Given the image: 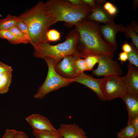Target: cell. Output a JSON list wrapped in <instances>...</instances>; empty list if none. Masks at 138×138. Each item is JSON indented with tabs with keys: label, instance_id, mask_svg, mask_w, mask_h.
<instances>
[{
	"label": "cell",
	"instance_id": "4316f807",
	"mask_svg": "<svg viewBox=\"0 0 138 138\" xmlns=\"http://www.w3.org/2000/svg\"><path fill=\"white\" fill-rule=\"evenodd\" d=\"M8 30L16 37L28 41L29 42L27 36L23 33L16 26L13 27Z\"/></svg>",
	"mask_w": 138,
	"mask_h": 138
},
{
	"label": "cell",
	"instance_id": "ffe728a7",
	"mask_svg": "<svg viewBox=\"0 0 138 138\" xmlns=\"http://www.w3.org/2000/svg\"><path fill=\"white\" fill-rule=\"evenodd\" d=\"M33 134L36 138H63L58 132L44 131H33Z\"/></svg>",
	"mask_w": 138,
	"mask_h": 138
},
{
	"label": "cell",
	"instance_id": "484cf974",
	"mask_svg": "<svg viewBox=\"0 0 138 138\" xmlns=\"http://www.w3.org/2000/svg\"><path fill=\"white\" fill-rule=\"evenodd\" d=\"M128 62L138 67V50L134 49L128 53Z\"/></svg>",
	"mask_w": 138,
	"mask_h": 138
},
{
	"label": "cell",
	"instance_id": "4fadbf2b",
	"mask_svg": "<svg viewBox=\"0 0 138 138\" xmlns=\"http://www.w3.org/2000/svg\"><path fill=\"white\" fill-rule=\"evenodd\" d=\"M57 131L63 138H89L83 129L75 123L61 124Z\"/></svg>",
	"mask_w": 138,
	"mask_h": 138
},
{
	"label": "cell",
	"instance_id": "ba28073f",
	"mask_svg": "<svg viewBox=\"0 0 138 138\" xmlns=\"http://www.w3.org/2000/svg\"><path fill=\"white\" fill-rule=\"evenodd\" d=\"M124 26L122 24H118L114 21L100 25V30L104 40L111 48L116 50L118 44L116 40L117 33L124 32Z\"/></svg>",
	"mask_w": 138,
	"mask_h": 138
},
{
	"label": "cell",
	"instance_id": "8992f818",
	"mask_svg": "<svg viewBox=\"0 0 138 138\" xmlns=\"http://www.w3.org/2000/svg\"><path fill=\"white\" fill-rule=\"evenodd\" d=\"M100 89L106 100L122 98L127 93L123 76L116 74L109 75L101 78Z\"/></svg>",
	"mask_w": 138,
	"mask_h": 138
},
{
	"label": "cell",
	"instance_id": "3957f363",
	"mask_svg": "<svg viewBox=\"0 0 138 138\" xmlns=\"http://www.w3.org/2000/svg\"><path fill=\"white\" fill-rule=\"evenodd\" d=\"M79 37L78 32L75 29H72L67 35L65 41L61 43L52 45L50 42L46 41L33 46V55L37 58L52 59L56 65L65 56L77 53V44Z\"/></svg>",
	"mask_w": 138,
	"mask_h": 138
},
{
	"label": "cell",
	"instance_id": "4dcf8cb0",
	"mask_svg": "<svg viewBox=\"0 0 138 138\" xmlns=\"http://www.w3.org/2000/svg\"><path fill=\"white\" fill-rule=\"evenodd\" d=\"M16 131L13 129H7L2 138H14Z\"/></svg>",
	"mask_w": 138,
	"mask_h": 138
},
{
	"label": "cell",
	"instance_id": "cb8c5ba5",
	"mask_svg": "<svg viewBox=\"0 0 138 138\" xmlns=\"http://www.w3.org/2000/svg\"><path fill=\"white\" fill-rule=\"evenodd\" d=\"M48 41H56L60 40L61 33L57 30L52 29L49 30L46 35Z\"/></svg>",
	"mask_w": 138,
	"mask_h": 138
},
{
	"label": "cell",
	"instance_id": "836d02e7",
	"mask_svg": "<svg viewBox=\"0 0 138 138\" xmlns=\"http://www.w3.org/2000/svg\"><path fill=\"white\" fill-rule=\"evenodd\" d=\"M68 1L71 4L75 5L89 6L84 3L82 0H68Z\"/></svg>",
	"mask_w": 138,
	"mask_h": 138
},
{
	"label": "cell",
	"instance_id": "74e56055",
	"mask_svg": "<svg viewBox=\"0 0 138 138\" xmlns=\"http://www.w3.org/2000/svg\"><path fill=\"white\" fill-rule=\"evenodd\" d=\"M95 1L96 5L101 6H103L106 2L105 0H96Z\"/></svg>",
	"mask_w": 138,
	"mask_h": 138
},
{
	"label": "cell",
	"instance_id": "ac0fdd59",
	"mask_svg": "<svg viewBox=\"0 0 138 138\" xmlns=\"http://www.w3.org/2000/svg\"><path fill=\"white\" fill-rule=\"evenodd\" d=\"M13 71H8L0 79V94L7 92L12 82Z\"/></svg>",
	"mask_w": 138,
	"mask_h": 138
},
{
	"label": "cell",
	"instance_id": "9a60e30c",
	"mask_svg": "<svg viewBox=\"0 0 138 138\" xmlns=\"http://www.w3.org/2000/svg\"><path fill=\"white\" fill-rule=\"evenodd\" d=\"M124 101L128 111V119L127 124L138 116V94L126 93L122 98Z\"/></svg>",
	"mask_w": 138,
	"mask_h": 138
},
{
	"label": "cell",
	"instance_id": "52a82bcc",
	"mask_svg": "<svg viewBox=\"0 0 138 138\" xmlns=\"http://www.w3.org/2000/svg\"><path fill=\"white\" fill-rule=\"evenodd\" d=\"M99 60L97 68L94 70L93 74L97 77L106 76L116 74L119 75L122 73V70L119 63L112 58L107 55H99Z\"/></svg>",
	"mask_w": 138,
	"mask_h": 138
},
{
	"label": "cell",
	"instance_id": "f35d334b",
	"mask_svg": "<svg viewBox=\"0 0 138 138\" xmlns=\"http://www.w3.org/2000/svg\"><path fill=\"white\" fill-rule=\"evenodd\" d=\"M138 6V1L133 0V9L135 10Z\"/></svg>",
	"mask_w": 138,
	"mask_h": 138
},
{
	"label": "cell",
	"instance_id": "6da1fadb",
	"mask_svg": "<svg viewBox=\"0 0 138 138\" xmlns=\"http://www.w3.org/2000/svg\"><path fill=\"white\" fill-rule=\"evenodd\" d=\"M79 33L77 52L79 57L85 59L90 55H103L113 58L116 51L111 48L102 38L99 23L87 19L74 25Z\"/></svg>",
	"mask_w": 138,
	"mask_h": 138
},
{
	"label": "cell",
	"instance_id": "44dd1931",
	"mask_svg": "<svg viewBox=\"0 0 138 138\" xmlns=\"http://www.w3.org/2000/svg\"><path fill=\"white\" fill-rule=\"evenodd\" d=\"M124 32L127 38H130L132 40L133 44L138 49V33L132 30L130 27L129 24L127 25L124 27Z\"/></svg>",
	"mask_w": 138,
	"mask_h": 138
},
{
	"label": "cell",
	"instance_id": "d6a6232c",
	"mask_svg": "<svg viewBox=\"0 0 138 138\" xmlns=\"http://www.w3.org/2000/svg\"><path fill=\"white\" fill-rule=\"evenodd\" d=\"M128 53L124 52H122L119 53L118 60L121 61L122 64V65L123 62H125L126 61L128 60Z\"/></svg>",
	"mask_w": 138,
	"mask_h": 138
},
{
	"label": "cell",
	"instance_id": "8fae6325",
	"mask_svg": "<svg viewBox=\"0 0 138 138\" xmlns=\"http://www.w3.org/2000/svg\"><path fill=\"white\" fill-rule=\"evenodd\" d=\"M72 79L73 82L80 83L89 88L96 94L100 100L106 101L100 89L101 78H96L83 72Z\"/></svg>",
	"mask_w": 138,
	"mask_h": 138
},
{
	"label": "cell",
	"instance_id": "d6986e66",
	"mask_svg": "<svg viewBox=\"0 0 138 138\" xmlns=\"http://www.w3.org/2000/svg\"><path fill=\"white\" fill-rule=\"evenodd\" d=\"M119 138H135V131L131 123L127 124V125L117 133V135Z\"/></svg>",
	"mask_w": 138,
	"mask_h": 138
},
{
	"label": "cell",
	"instance_id": "e0dca14e",
	"mask_svg": "<svg viewBox=\"0 0 138 138\" xmlns=\"http://www.w3.org/2000/svg\"><path fill=\"white\" fill-rule=\"evenodd\" d=\"M0 38L5 39L11 44H14L30 43L28 41L15 36L8 30H0Z\"/></svg>",
	"mask_w": 138,
	"mask_h": 138
},
{
	"label": "cell",
	"instance_id": "5b68a950",
	"mask_svg": "<svg viewBox=\"0 0 138 138\" xmlns=\"http://www.w3.org/2000/svg\"><path fill=\"white\" fill-rule=\"evenodd\" d=\"M43 59L47 64L48 70L45 80L34 96V98L39 99L43 98L49 93L66 87L73 82V79L63 77L57 73L53 60L48 57Z\"/></svg>",
	"mask_w": 138,
	"mask_h": 138
},
{
	"label": "cell",
	"instance_id": "d4e9b609",
	"mask_svg": "<svg viewBox=\"0 0 138 138\" xmlns=\"http://www.w3.org/2000/svg\"><path fill=\"white\" fill-rule=\"evenodd\" d=\"M103 8L109 15L112 16H116L118 12V9L112 3L107 2L104 5Z\"/></svg>",
	"mask_w": 138,
	"mask_h": 138
},
{
	"label": "cell",
	"instance_id": "5bb4252c",
	"mask_svg": "<svg viewBox=\"0 0 138 138\" xmlns=\"http://www.w3.org/2000/svg\"><path fill=\"white\" fill-rule=\"evenodd\" d=\"M116 16L109 15L103 8V6L96 5L86 19L93 22L104 24L114 21Z\"/></svg>",
	"mask_w": 138,
	"mask_h": 138
},
{
	"label": "cell",
	"instance_id": "7a4b0ae2",
	"mask_svg": "<svg viewBox=\"0 0 138 138\" xmlns=\"http://www.w3.org/2000/svg\"><path fill=\"white\" fill-rule=\"evenodd\" d=\"M18 16L28 27L33 46L48 41L46 35L49 29L57 22L46 2L41 1Z\"/></svg>",
	"mask_w": 138,
	"mask_h": 138
},
{
	"label": "cell",
	"instance_id": "e575fe53",
	"mask_svg": "<svg viewBox=\"0 0 138 138\" xmlns=\"http://www.w3.org/2000/svg\"><path fill=\"white\" fill-rule=\"evenodd\" d=\"M14 138H29L27 134L21 131H16Z\"/></svg>",
	"mask_w": 138,
	"mask_h": 138
},
{
	"label": "cell",
	"instance_id": "2e32d148",
	"mask_svg": "<svg viewBox=\"0 0 138 138\" xmlns=\"http://www.w3.org/2000/svg\"><path fill=\"white\" fill-rule=\"evenodd\" d=\"M21 20L18 16L8 14L5 18L0 19V30H8Z\"/></svg>",
	"mask_w": 138,
	"mask_h": 138
},
{
	"label": "cell",
	"instance_id": "f1b7e54d",
	"mask_svg": "<svg viewBox=\"0 0 138 138\" xmlns=\"http://www.w3.org/2000/svg\"><path fill=\"white\" fill-rule=\"evenodd\" d=\"M132 44H132L127 42L123 43L122 47L123 52L128 53L135 49L134 47L133 46Z\"/></svg>",
	"mask_w": 138,
	"mask_h": 138
},
{
	"label": "cell",
	"instance_id": "603a6c76",
	"mask_svg": "<svg viewBox=\"0 0 138 138\" xmlns=\"http://www.w3.org/2000/svg\"><path fill=\"white\" fill-rule=\"evenodd\" d=\"M88 71H90L93 69L95 65L98 63L99 56L92 55L87 56L84 59Z\"/></svg>",
	"mask_w": 138,
	"mask_h": 138
},
{
	"label": "cell",
	"instance_id": "ab89813d",
	"mask_svg": "<svg viewBox=\"0 0 138 138\" xmlns=\"http://www.w3.org/2000/svg\"><path fill=\"white\" fill-rule=\"evenodd\" d=\"M137 138V137H136V138Z\"/></svg>",
	"mask_w": 138,
	"mask_h": 138
},
{
	"label": "cell",
	"instance_id": "30bf717a",
	"mask_svg": "<svg viewBox=\"0 0 138 138\" xmlns=\"http://www.w3.org/2000/svg\"><path fill=\"white\" fill-rule=\"evenodd\" d=\"M26 121L33 131H48L57 132V129L54 127L47 118L38 114H33L26 118Z\"/></svg>",
	"mask_w": 138,
	"mask_h": 138
},
{
	"label": "cell",
	"instance_id": "9c48e42d",
	"mask_svg": "<svg viewBox=\"0 0 138 138\" xmlns=\"http://www.w3.org/2000/svg\"><path fill=\"white\" fill-rule=\"evenodd\" d=\"M78 57L77 53L65 56L59 63L55 65L56 71L63 77L70 79L76 78L75 62Z\"/></svg>",
	"mask_w": 138,
	"mask_h": 138
},
{
	"label": "cell",
	"instance_id": "277c9868",
	"mask_svg": "<svg viewBox=\"0 0 138 138\" xmlns=\"http://www.w3.org/2000/svg\"><path fill=\"white\" fill-rule=\"evenodd\" d=\"M46 3L57 22L64 21L65 25L69 27L86 19L93 9L89 6L73 5L68 0H51Z\"/></svg>",
	"mask_w": 138,
	"mask_h": 138
},
{
	"label": "cell",
	"instance_id": "7c38bea8",
	"mask_svg": "<svg viewBox=\"0 0 138 138\" xmlns=\"http://www.w3.org/2000/svg\"><path fill=\"white\" fill-rule=\"evenodd\" d=\"M128 72L126 75L123 77L127 93L138 94V67L128 62Z\"/></svg>",
	"mask_w": 138,
	"mask_h": 138
},
{
	"label": "cell",
	"instance_id": "f546056e",
	"mask_svg": "<svg viewBox=\"0 0 138 138\" xmlns=\"http://www.w3.org/2000/svg\"><path fill=\"white\" fill-rule=\"evenodd\" d=\"M13 70L12 66L0 61V73Z\"/></svg>",
	"mask_w": 138,
	"mask_h": 138
},
{
	"label": "cell",
	"instance_id": "d590c367",
	"mask_svg": "<svg viewBox=\"0 0 138 138\" xmlns=\"http://www.w3.org/2000/svg\"><path fill=\"white\" fill-rule=\"evenodd\" d=\"M83 1L93 9L95 7L96 5L94 0H82Z\"/></svg>",
	"mask_w": 138,
	"mask_h": 138
},
{
	"label": "cell",
	"instance_id": "7402d4cb",
	"mask_svg": "<svg viewBox=\"0 0 138 138\" xmlns=\"http://www.w3.org/2000/svg\"><path fill=\"white\" fill-rule=\"evenodd\" d=\"M75 68L76 77L84 71H88L84 59L79 57L75 61Z\"/></svg>",
	"mask_w": 138,
	"mask_h": 138
},
{
	"label": "cell",
	"instance_id": "83f0119b",
	"mask_svg": "<svg viewBox=\"0 0 138 138\" xmlns=\"http://www.w3.org/2000/svg\"><path fill=\"white\" fill-rule=\"evenodd\" d=\"M21 31L28 37L30 42L31 44V40L30 37L29 31L27 25L22 20L19 21L16 26Z\"/></svg>",
	"mask_w": 138,
	"mask_h": 138
},
{
	"label": "cell",
	"instance_id": "1f68e13d",
	"mask_svg": "<svg viewBox=\"0 0 138 138\" xmlns=\"http://www.w3.org/2000/svg\"><path fill=\"white\" fill-rule=\"evenodd\" d=\"M131 123L135 131L136 137H138V116L132 120Z\"/></svg>",
	"mask_w": 138,
	"mask_h": 138
},
{
	"label": "cell",
	"instance_id": "8d00e7d4",
	"mask_svg": "<svg viewBox=\"0 0 138 138\" xmlns=\"http://www.w3.org/2000/svg\"><path fill=\"white\" fill-rule=\"evenodd\" d=\"M129 25L130 28L138 34V25L137 22L136 21H133Z\"/></svg>",
	"mask_w": 138,
	"mask_h": 138
}]
</instances>
